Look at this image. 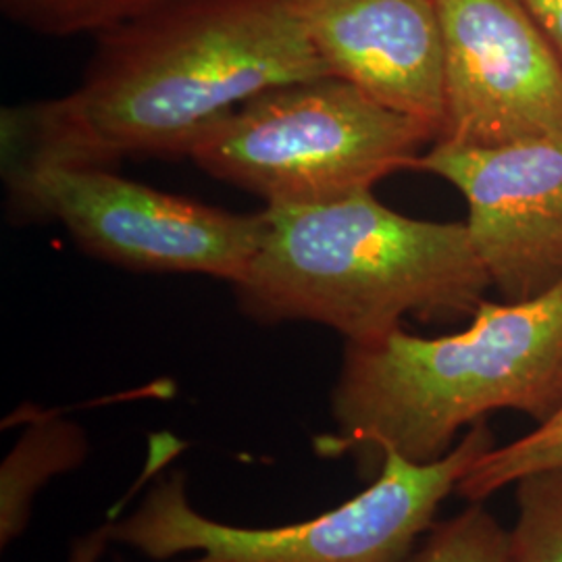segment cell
<instances>
[{"label": "cell", "mask_w": 562, "mask_h": 562, "mask_svg": "<svg viewBox=\"0 0 562 562\" xmlns=\"http://www.w3.org/2000/svg\"><path fill=\"white\" fill-rule=\"evenodd\" d=\"M88 454V440L76 423L38 415L13 446L0 471V543L23 533L42 485L76 469Z\"/></svg>", "instance_id": "cell-10"}, {"label": "cell", "mask_w": 562, "mask_h": 562, "mask_svg": "<svg viewBox=\"0 0 562 562\" xmlns=\"http://www.w3.org/2000/svg\"><path fill=\"white\" fill-rule=\"evenodd\" d=\"M167 2L171 0H0V9L13 23L41 36L97 38Z\"/></svg>", "instance_id": "cell-12"}, {"label": "cell", "mask_w": 562, "mask_h": 562, "mask_svg": "<svg viewBox=\"0 0 562 562\" xmlns=\"http://www.w3.org/2000/svg\"><path fill=\"white\" fill-rule=\"evenodd\" d=\"M329 76L288 0H171L97 36L67 97L2 111L4 161L188 157L267 90Z\"/></svg>", "instance_id": "cell-1"}, {"label": "cell", "mask_w": 562, "mask_h": 562, "mask_svg": "<svg viewBox=\"0 0 562 562\" xmlns=\"http://www.w3.org/2000/svg\"><path fill=\"white\" fill-rule=\"evenodd\" d=\"M513 487L517 517L506 562H562V464L531 471Z\"/></svg>", "instance_id": "cell-11"}, {"label": "cell", "mask_w": 562, "mask_h": 562, "mask_svg": "<svg viewBox=\"0 0 562 562\" xmlns=\"http://www.w3.org/2000/svg\"><path fill=\"white\" fill-rule=\"evenodd\" d=\"M329 76L442 132L436 0H288Z\"/></svg>", "instance_id": "cell-9"}, {"label": "cell", "mask_w": 562, "mask_h": 562, "mask_svg": "<svg viewBox=\"0 0 562 562\" xmlns=\"http://www.w3.org/2000/svg\"><path fill=\"white\" fill-rule=\"evenodd\" d=\"M562 60V0H519Z\"/></svg>", "instance_id": "cell-15"}, {"label": "cell", "mask_w": 562, "mask_h": 562, "mask_svg": "<svg viewBox=\"0 0 562 562\" xmlns=\"http://www.w3.org/2000/svg\"><path fill=\"white\" fill-rule=\"evenodd\" d=\"M440 138L494 148L562 136V60L519 0H436Z\"/></svg>", "instance_id": "cell-7"}, {"label": "cell", "mask_w": 562, "mask_h": 562, "mask_svg": "<svg viewBox=\"0 0 562 562\" xmlns=\"http://www.w3.org/2000/svg\"><path fill=\"white\" fill-rule=\"evenodd\" d=\"M562 464V411L548 423L536 425L521 438L496 443L464 473L457 494L467 503H483L522 475Z\"/></svg>", "instance_id": "cell-13"}, {"label": "cell", "mask_w": 562, "mask_h": 562, "mask_svg": "<svg viewBox=\"0 0 562 562\" xmlns=\"http://www.w3.org/2000/svg\"><path fill=\"white\" fill-rule=\"evenodd\" d=\"M496 443L485 419L440 461L387 454L361 494L315 519L281 527H236L204 517L188 501L186 475L176 471L155 483L130 517L109 522V536L159 562L188 552L199 557L181 562H411L443 501Z\"/></svg>", "instance_id": "cell-4"}, {"label": "cell", "mask_w": 562, "mask_h": 562, "mask_svg": "<svg viewBox=\"0 0 562 562\" xmlns=\"http://www.w3.org/2000/svg\"><path fill=\"white\" fill-rule=\"evenodd\" d=\"M265 236L234 294L252 322L317 323L344 341L382 340L406 317H471L492 288L467 223L396 213L373 190L265 206Z\"/></svg>", "instance_id": "cell-3"}, {"label": "cell", "mask_w": 562, "mask_h": 562, "mask_svg": "<svg viewBox=\"0 0 562 562\" xmlns=\"http://www.w3.org/2000/svg\"><path fill=\"white\" fill-rule=\"evenodd\" d=\"M109 542H111L109 525L99 527L97 531L76 540L71 548V554H69V562H99Z\"/></svg>", "instance_id": "cell-16"}, {"label": "cell", "mask_w": 562, "mask_h": 562, "mask_svg": "<svg viewBox=\"0 0 562 562\" xmlns=\"http://www.w3.org/2000/svg\"><path fill=\"white\" fill-rule=\"evenodd\" d=\"M11 209L59 222L101 261L146 273L240 280L265 236V211L220 206L125 180L115 169L57 161H4Z\"/></svg>", "instance_id": "cell-6"}, {"label": "cell", "mask_w": 562, "mask_h": 562, "mask_svg": "<svg viewBox=\"0 0 562 562\" xmlns=\"http://www.w3.org/2000/svg\"><path fill=\"white\" fill-rule=\"evenodd\" d=\"M508 529L483 503L436 522L411 562H506Z\"/></svg>", "instance_id": "cell-14"}, {"label": "cell", "mask_w": 562, "mask_h": 562, "mask_svg": "<svg viewBox=\"0 0 562 562\" xmlns=\"http://www.w3.org/2000/svg\"><path fill=\"white\" fill-rule=\"evenodd\" d=\"M413 169L461 192L475 252L504 301L562 280V136L494 148L434 142Z\"/></svg>", "instance_id": "cell-8"}, {"label": "cell", "mask_w": 562, "mask_h": 562, "mask_svg": "<svg viewBox=\"0 0 562 562\" xmlns=\"http://www.w3.org/2000/svg\"><path fill=\"white\" fill-rule=\"evenodd\" d=\"M436 140L434 125L323 76L244 102L215 121L188 157L265 206H308L373 190L413 169Z\"/></svg>", "instance_id": "cell-5"}, {"label": "cell", "mask_w": 562, "mask_h": 562, "mask_svg": "<svg viewBox=\"0 0 562 562\" xmlns=\"http://www.w3.org/2000/svg\"><path fill=\"white\" fill-rule=\"evenodd\" d=\"M469 325L438 338L396 329L344 341L331 387L334 431L315 438L323 459H352L375 480L387 454L443 459L459 436L501 411L536 425L562 411V280L527 301H485Z\"/></svg>", "instance_id": "cell-2"}]
</instances>
